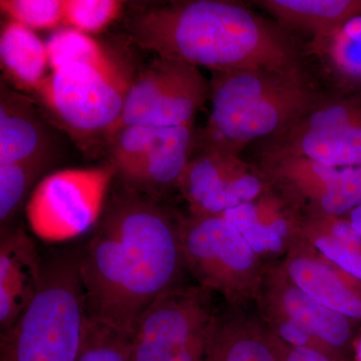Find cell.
Segmentation results:
<instances>
[{
	"instance_id": "2e32d148",
	"label": "cell",
	"mask_w": 361,
	"mask_h": 361,
	"mask_svg": "<svg viewBox=\"0 0 361 361\" xmlns=\"http://www.w3.org/2000/svg\"><path fill=\"white\" fill-rule=\"evenodd\" d=\"M42 261L37 245L20 228L1 229L0 239V326L6 331L37 295Z\"/></svg>"
},
{
	"instance_id": "ac0fdd59",
	"label": "cell",
	"mask_w": 361,
	"mask_h": 361,
	"mask_svg": "<svg viewBox=\"0 0 361 361\" xmlns=\"http://www.w3.org/2000/svg\"><path fill=\"white\" fill-rule=\"evenodd\" d=\"M49 135L32 102L1 82L0 165L49 158Z\"/></svg>"
},
{
	"instance_id": "cb8c5ba5",
	"label": "cell",
	"mask_w": 361,
	"mask_h": 361,
	"mask_svg": "<svg viewBox=\"0 0 361 361\" xmlns=\"http://www.w3.org/2000/svg\"><path fill=\"white\" fill-rule=\"evenodd\" d=\"M163 128L148 126H128L115 133L110 141V164L116 171V176L125 183L140 170L155 146Z\"/></svg>"
},
{
	"instance_id": "5bb4252c",
	"label": "cell",
	"mask_w": 361,
	"mask_h": 361,
	"mask_svg": "<svg viewBox=\"0 0 361 361\" xmlns=\"http://www.w3.org/2000/svg\"><path fill=\"white\" fill-rule=\"evenodd\" d=\"M261 259L286 255L302 239L303 214L271 185L249 202L222 214Z\"/></svg>"
},
{
	"instance_id": "5b68a950",
	"label": "cell",
	"mask_w": 361,
	"mask_h": 361,
	"mask_svg": "<svg viewBox=\"0 0 361 361\" xmlns=\"http://www.w3.org/2000/svg\"><path fill=\"white\" fill-rule=\"evenodd\" d=\"M134 78L118 61L71 63L52 71L33 90L49 116L77 139L111 134Z\"/></svg>"
},
{
	"instance_id": "277c9868",
	"label": "cell",
	"mask_w": 361,
	"mask_h": 361,
	"mask_svg": "<svg viewBox=\"0 0 361 361\" xmlns=\"http://www.w3.org/2000/svg\"><path fill=\"white\" fill-rule=\"evenodd\" d=\"M87 323L80 251L61 252L42 262L37 295L1 332L0 361H77Z\"/></svg>"
},
{
	"instance_id": "ffe728a7",
	"label": "cell",
	"mask_w": 361,
	"mask_h": 361,
	"mask_svg": "<svg viewBox=\"0 0 361 361\" xmlns=\"http://www.w3.org/2000/svg\"><path fill=\"white\" fill-rule=\"evenodd\" d=\"M0 63L4 77L16 89L33 92L47 75V44L35 30L6 20L0 32Z\"/></svg>"
},
{
	"instance_id": "8fae6325",
	"label": "cell",
	"mask_w": 361,
	"mask_h": 361,
	"mask_svg": "<svg viewBox=\"0 0 361 361\" xmlns=\"http://www.w3.org/2000/svg\"><path fill=\"white\" fill-rule=\"evenodd\" d=\"M262 171L303 215L345 217L361 205V166L334 167L301 157L265 155Z\"/></svg>"
},
{
	"instance_id": "9a60e30c",
	"label": "cell",
	"mask_w": 361,
	"mask_h": 361,
	"mask_svg": "<svg viewBox=\"0 0 361 361\" xmlns=\"http://www.w3.org/2000/svg\"><path fill=\"white\" fill-rule=\"evenodd\" d=\"M279 264L311 298L361 322V282L323 258L303 238L291 247Z\"/></svg>"
},
{
	"instance_id": "484cf974",
	"label": "cell",
	"mask_w": 361,
	"mask_h": 361,
	"mask_svg": "<svg viewBox=\"0 0 361 361\" xmlns=\"http://www.w3.org/2000/svg\"><path fill=\"white\" fill-rule=\"evenodd\" d=\"M49 158L0 165V221L1 229L18 212L30 189L49 165Z\"/></svg>"
},
{
	"instance_id": "9c48e42d",
	"label": "cell",
	"mask_w": 361,
	"mask_h": 361,
	"mask_svg": "<svg viewBox=\"0 0 361 361\" xmlns=\"http://www.w3.org/2000/svg\"><path fill=\"white\" fill-rule=\"evenodd\" d=\"M210 99V84L197 66L158 56L134 78L109 139L128 126L173 128L194 123Z\"/></svg>"
},
{
	"instance_id": "7a4b0ae2",
	"label": "cell",
	"mask_w": 361,
	"mask_h": 361,
	"mask_svg": "<svg viewBox=\"0 0 361 361\" xmlns=\"http://www.w3.org/2000/svg\"><path fill=\"white\" fill-rule=\"evenodd\" d=\"M127 30L142 49L213 73L298 68L293 42L238 2L187 0L151 7L132 16Z\"/></svg>"
},
{
	"instance_id": "1f68e13d",
	"label": "cell",
	"mask_w": 361,
	"mask_h": 361,
	"mask_svg": "<svg viewBox=\"0 0 361 361\" xmlns=\"http://www.w3.org/2000/svg\"><path fill=\"white\" fill-rule=\"evenodd\" d=\"M355 351L356 358L358 361H361V334L360 336L356 337L355 342Z\"/></svg>"
},
{
	"instance_id": "f1b7e54d",
	"label": "cell",
	"mask_w": 361,
	"mask_h": 361,
	"mask_svg": "<svg viewBox=\"0 0 361 361\" xmlns=\"http://www.w3.org/2000/svg\"><path fill=\"white\" fill-rule=\"evenodd\" d=\"M0 9L7 20L35 32L63 25V0H1Z\"/></svg>"
},
{
	"instance_id": "7c38bea8",
	"label": "cell",
	"mask_w": 361,
	"mask_h": 361,
	"mask_svg": "<svg viewBox=\"0 0 361 361\" xmlns=\"http://www.w3.org/2000/svg\"><path fill=\"white\" fill-rule=\"evenodd\" d=\"M270 186L263 171L239 155L208 152L191 159L177 187L193 215L221 216L255 200Z\"/></svg>"
},
{
	"instance_id": "83f0119b",
	"label": "cell",
	"mask_w": 361,
	"mask_h": 361,
	"mask_svg": "<svg viewBox=\"0 0 361 361\" xmlns=\"http://www.w3.org/2000/svg\"><path fill=\"white\" fill-rule=\"evenodd\" d=\"M123 6L118 0H63V25L85 35L99 33L118 20Z\"/></svg>"
},
{
	"instance_id": "d6986e66",
	"label": "cell",
	"mask_w": 361,
	"mask_h": 361,
	"mask_svg": "<svg viewBox=\"0 0 361 361\" xmlns=\"http://www.w3.org/2000/svg\"><path fill=\"white\" fill-rule=\"evenodd\" d=\"M195 145L194 123L163 128L155 146L126 188L157 200L159 195L178 186L180 176L191 161Z\"/></svg>"
},
{
	"instance_id": "f546056e",
	"label": "cell",
	"mask_w": 361,
	"mask_h": 361,
	"mask_svg": "<svg viewBox=\"0 0 361 361\" xmlns=\"http://www.w3.org/2000/svg\"><path fill=\"white\" fill-rule=\"evenodd\" d=\"M277 344L281 361H349L341 356L316 350L312 348H295L280 341L278 337Z\"/></svg>"
},
{
	"instance_id": "44dd1931",
	"label": "cell",
	"mask_w": 361,
	"mask_h": 361,
	"mask_svg": "<svg viewBox=\"0 0 361 361\" xmlns=\"http://www.w3.org/2000/svg\"><path fill=\"white\" fill-rule=\"evenodd\" d=\"M259 6L280 23L320 39L349 18L361 14V1L353 0H262Z\"/></svg>"
},
{
	"instance_id": "6da1fadb",
	"label": "cell",
	"mask_w": 361,
	"mask_h": 361,
	"mask_svg": "<svg viewBox=\"0 0 361 361\" xmlns=\"http://www.w3.org/2000/svg\"><path fill=\"white\" fill-rule=\"evenodd\" d=\"M99 222L80 250L87 317L133 336L149 305L180 286L186 270L180 219L126 188Z\"/></svg>"
},
{
	"instance_id": "4fadbf2b",
	"label": "cell",
	"mask_w": 361,
	"mask_h": 361,
	"mask_svg": "<svg viewBox=\"0 0 361 361\" xmlns=\"http://www.w3.org/2000/svg\"><path fill=\"white\" fill-rule=\"evenodd\" d=\"M256 303L259 310L293 320L345 360L355 350L358 322L311 298L291 281L280 264L266 265Z\"/></svg>"
},
{
	"instance_id": "e0dca14e",
	"label": "cell",
	"mask_w": 361,
	"mask_h": 361,
	"mask_svg": "<svg viewBox=\"0 0 361 361\" xmlns=\"http://www.w3.org/2000/svg\"><path fill=\"white\" fill-rule=\"evenodd\" d=\"M244 307L229 305L216 315L205 361H281L276 336Z\"/></svg>"
},
{
	"instance_id": "4dcf8cb0",
	"label": "cell",
	"mask_w": 361,
	"mask_h": 361,
	"mask_svg": "<svg viewBox=\"0 0 361 361\" xmlns=\"http://www.w3.org/2000/svg\"><path fill=\"white\" fill-rule=\"evenodd\" d=\"M346 219L353 226V229L361 236V205L356 207L345 216Z\"/></svg>"
},
{
	"instance_id": "7402d4cb",
	"label": "cell",
	"mask_w": 361,
	"mask_h": 361,
	"mask_svg": "<svg viewBox=\"0 0 361 361\" xmlns=\"http://www.w3.org/2000/svg\"><path fill=\"white\" fill-rule=\"evenodd\" d=\"M301 236L323 258L361 282V236L346 218L303 215Z\"/></svg>"
},
{
	"instance_id": "603a6c76",
	"label": "cell",
	"mask_w": 361,
	"mask_h": 361,
	"mask_svg": "<svg viewBox=\"0 0 361 361\" xmlns=\"http://www.w3.org/2000/svg\"><path fill=\"white\" fill-rule=\"evenodd\" d=\"M310 51L337 77L361 80V14L349 18L336 30L310 40Z\"/></svg>"
},
{
	"instance_id": "52a82bcc",
	"label": "cell",
	"mask_w": 361,
	"mask_h": 361,
	"mask_svg": "<svg viewBox=\"0 0 361 361\" xmlns=\"http://www.w3.org/2000/svg\"><path fill=\"white\" fill-rule=\"evenodd\" d=\"M211 291L179 286L157 298L132 336V361H205L217 313Z\"/></svg>"
},
{
	"instance_id": "8992f818",
	"label": "cell",
	"mask_w": 361,
	"mask_h": 361,
	"mask_svg": "<svg viewBox=\"0 0 361 361\" xmlns=\"http://www.w3.org/2000/svg\"><path fill=\"white\" fill-rule=\"evenodd\" d=\"M180 232L186 270L201 287L218 292L229 305L256 301L266 265L231 223L191 214L180 219Z\"/></svg>"
},
{
	"instance_id": "3957f363",
	"label": "cell",
	"mask_w": 361,
	"mask_h": 361,
	"mask_svg": "<svg viewBox=\"0 0 361 361\" xmlns=\"http://www.w3.org/2000/svg\"><path fill=\"white\" fill-rule=\"evenodd\" d=\"M209 99L200 153L234 155L256 140L279 134L318 101L299 68L213 73Z\"/></svg>"
},
{
	"instance_id": "30bf717a",
	"label": "cell",
	"mask_w": 361,
	"mask_h": 361,
	"mask_svg": "<svg viewBox=\"0 0 361 361\" xmlns=\"http://www.w3.org/2000/svg\"><path fill=\"white\" fill-rule=\"evenodd\" d=\"M266 155L310 159L334 167L361 166V106L351 101H317L275 135Z\"/></svg>"
},
{
	"instance_id": "4316f807",
	"label": "cell",
	"mask_w": 361,
	"mask_h": 361,
	"mask_svg": "<svg viewBox=\"0 0 361 361\" xmlns=\"http://www.w3.org/2000/svg\"><path fill=\"white\" fill-rule=\"evenodd\" d=\"M77 361H132V336L87 317Z\"/></svg>"
},
{
	"instance_id": "ba28073f",
	"label": "cell",
	"mask_w": 361,
	"mask_h": 361,
	"mask_svg": "<svg viewBox=\"0 0 361 361\" xmlns=\"http://www.w3.org/2000/svg\"><path fill=\"white\" fill-rule=\"evenodd\" d=\"M115 176L111 164L47 176L35 188L26 205L30 229L40 239L49 242L80 236L103 215Z\"/></svg>"
},
{
	"instance_id": "d4e9b609",
	"label": "cell",
	"mask_w": 361,
	"mask_h": 361,
	"mask_svg": "<svg viewBox=\"0 0 361 361\" xmlns=\"http://www.w3.org/2000/svg\"><path fill=\"white\" fill-rule=\"evenodd\" d=\"M45 44L51 71L71 63L106 66L115 61L96 39L73 28L56 30Z\"/></svg>"
}]
</instances>
